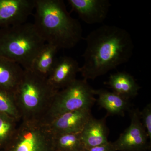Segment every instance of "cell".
Returning a JSON list of instances; mask_svg holds the SVG:
<instances>
[{"label":"cell","instance_id":"ffe728a7","mask_svg":"<svg viewBox=\"0 0 151 151\" xmlns=\"http://www.w3.org/2000/svg\"><path fill=\"white\" fill-rule=\"evenodd\" d=\"M141 122L149 139L151 140V103H149L139 111Z\"/></svg>","mask_w":151,"mask_h":151},{"label":"cell","instance_id":"d6986e66","mask_svg":"<svg viewBox=\"0 0 151 151\" xmlns=\"http://www.w3.org/2000/svg\"><path fill=\"white\" fill-rule=\"evenodd\" d=\"M0 113L7 114L19 122L21 121L13 93L1 89H0Z\"/></svg>","mask_w":151,"mask_h":151},{"label":"cell","instance_id":"7c38bea8","mask_svg":"<svg viewBox=\"0 0 151 151\" xmlns=\"http://www.w3.org/2000/svg\"><path fill=\"white\" fill-rule=\"evenodd\" d=\"M109 131L105 118H90L82 130L80 135L84 149L93 147L108 143Z\"/></svg>","mask_w":151,"mask_h":151},{"label":"cell","instance_id":"8992f818","mask_svg":"<svg viewBox=\"0 0 151 151\" xmlns=\"http://www.w3.org/2000/svg\"><path fill=\"white\" fill-rule=\"evenodd\" d=\"M12 137L0 151H55L52 134L46 124L21 120Z\"/></svg>","mask_w":151,"mask_h":151},{"label":"cell","instance_id":"5b68a950","mask_svg":"<svg viewBox=\"0 0 151 151\" xmlns=\"http://www.w3.org/2000/svg\"><path fill=\"white\" fill-rule=\"evenodd\" d=\"M94 89L86 80L76 78L56 92L42 122L47 124L55 117L67 112L91 109L96 101Z\"/></svg>","mask_w":151,"mask_h":151},{"label":"cell","instance_id":"7a4b0ae2","mask_svg":"<svg viewBox=\"0 0 151 151\" xmlns=\"http://www.w3.org/2000/svg\"><path fill=\"white\" fill-rule=\"evenodd\" d=\"M33 24L45 43L59 50L73 48L82 38L81 24L68 12L62 0H35Z\"/></svg>","mask_w":151,"mask_h":151},{"label":"cell","instance_id":"5bb4252c","mask_svg":"<svg viewBox=\"0 0 151 151\" xmlns=\"http://www.w3.org/2000/svg\"><path fill=\"white\" fill-rule=\"evenodd\" d=\"M104 84L113 92L129 100L137 97L141 88L132 75L124 71L111 74Z\"/></svg>","mask_w":151,"mask_h":151},{"label":"cell","instance_id":"e0dca14e","mask_svg":"<svg viewBox=\"0 0 151 151\" xmlns=\"http://www.w3.org/2000/svg\"><path fill=\"white\" fill-rule=\"evenodd\" d=\"M52 134L55 151H84L80 133Z\"/></svg>","mask_w":151,"mask_h":151},{"label":"cell","instance_id":"3957f363","mask_svg":"<svg viewBox=\"0 0 151 151\" xmlns=\"http://www.w3.org/2000/svg\"><path fill=\"white\" fill-rule=\"evenodd\" d=\"M57 92L47 78L24 70L13 93L21 120L42 122Z\"/></svg>","mask_w":151,"mask_h":151},{"label":"cell","instance_id":"4fadbf2b","mask_svg":"<svg viewBox=\"0 0 151 151\" xmlns=\"http://www.w3.org/2000/svg\"><path fill=\"white\" fill-rule=\"evenodd\" d=\"M94 93L97 96L96 102L107 111L108 115L124 116L126 111L131 109L129 100L115 92L100 89H94Z\"/></svg>","mask_w":151,"mask_h":151},{"label":"cell","instance_id":"277c9868","mask_svg":"<svg viewBox=\"0 0 151 151\" xmlns=\"http://www.w3.org/2000/svg\"><path fill=\"white\" fill-rule=\"evenodd\" d=\"M45 44L33 23L0 28V56L17 63L24 70H30Z\"/></svg>","mask_w":151,"mask_h":151},{"label":"cell","instance_id":"6da1fadb","mask_svg":"<svg viewBox=\"0 0 151 151\" xmlns=\"http://www.w3.org/2000/svg\"><path fill=\"white\" fill-rule=\"evenodd\" d=\"M85 40L84 63L79 73L86 81L105 75L133 55L134 44L129 33L116 26H102L89 33Z\"/></svg>","mask_w":151,"mask_h":151},{"label":"cell","instance_id":"ba28073f","mask_svg":"<svg viewBox=\"0 0 151 151\" xmlns=\"http://www.w3.org/2000/svg\"><path fill=\"white\" fill-rule=\"evenodd\" d=\"M35 0H0V28L26 22Z\"/></svg>","mask_w":151,"mask_h":151},{"label":"cell","instance_id":"44dd1931","mask_svg":"<svg viewBox=\"0 0 151 151\" xmlns=\"http://www.w3.org/2000/svg\"><path fill=\"white\" fill-rule=\"evenodd\" d=\"M84 151H116L111 142L89 148L84 149Z\"/></svg>","mask_w":151,"mask_h":151},{"label":"cell","instance_id":"30bf717a","mask_svg":"<svg viewBox=\"0 0 151 151\" xmlns=\"http://www.w3.org/2000/svg\"><path fill=\"white\" fill-rule=\"evenodd\" d=\"M68 2L82 20L90 24L103 22L111 6L108 0H68Z\"/></svg>","mask_w":151,"mask_h":151},{"label":"cell","instance_id":"8fae6325","mask_svg":"<svg viewBox=\"0 0 151 151\" xmlns=\"http://www.w3.org/2000/svg\"><path fill=\"white\" fill-rule=\"evenodd\" d=\"M80 67L73 58L63 56L57 58L51 73L47 78L49 84L56 91L63 89L76 79Z\"/></svg>","mask_w":151,"mask_h":151},{"label":"cell","instance_id":"9c48e42d","mask_svg":"<svg viewBox=\"0 0 151 151\" xmlns=\"http://www.w3.org/2000/svg\"><path fill=\"white\" fill-rule=\"evenodd\" d=\"M92 117L91 109H80L63 113L45 124L52 134L80 133Z\"/></svg>","mask_w":151,"mask_h":151},{"label":"cell","instance_id":"9a60e30c","mask_svg":"<svg viewBox=\"0 0 151 151\" xmlns=\"http://www.w3.org/2000/svg\"><path fill=\"white\" fill-rule=\"evenodd\" d=\"M24 70L17 63L0 56V89L13 93Z\"/></svg>","mask_w":151,"mask_h":151},{"label":"cell","instance_id":"2e32d148","mask_svg":"<svg viewBox=\"0 0 151 151\" xmlns=\"http://www.w3.org/2000/svg\"><path fill=\"white\" fill-rule=\"evenodd\" d=\"M58 50L55 47L45 43L34 59L30 70L41 77L47 78L55 63Z\"/></svg>","mask_w":151,"mask_h":151},{"label":"cell","instance_id":"ac0fdd59","mask_svg":"<svg viewBox=\"0 0 151 151\" xmlns=\"http://www.w3.org/2000/svg\"><path fill=\"white\" fill-rule=\"evenodd\" d=\"M19 122L10 116L0 113V150L10 141Z\"/></svg>","mask_w":151,"mask_h":151},{"label":"cell","instance_id":"52a82bcc","mask_svg":"<svg viewBox=\"0 0 151 151\" xmlns=\"http://www.w3.org/2000/svg\"><path fill=\"white\" fill-rule=\"evenodd\" d=\"M139 109H130L131 123L119 138L112 142L116 151H147L151 145L140 117Z\"/></svg>","mask_w":151,"mask_h":151}]
</instances>
